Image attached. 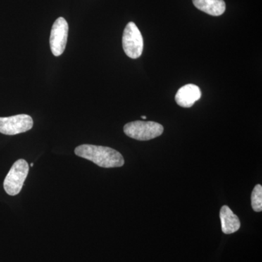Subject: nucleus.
Masks as SVG:
<instances>
[{
  "instance_id": "f257e3e1",
  "label": "nucleus",
  "mask_w": 262,
  "mask_h": 262,
  "mask_svg": "<svg viewBox=\"0 0 262 262\" xmlns=\"http://www.w3.org/2000/svg\"><path fill=\"white\" fill-rule=\"evenodd\" d=\"M75 152L77 156L89 160L101 168H117L125 163L119 151L107 146L82 144L76 148Z\"/></svg>"
},
{
  "instance_id": "f03ea898",
  "label": "nucleus",
  "mask_w": 262,
  "mask_h": 262,
  "mask_svg": "<svg viewBox=\"0 0 262 262\" xmlns=\"http://www.w3.org/2000/svg\"><path fill=\"white\" fill-rule=\"evenodd\" d=\"M163 126L152 121H134L124 126V132L127 136L139 141H149L161 136Z\"/></svg>"
},
{
  "instance_id": "7ed1b4c3",
  "label": "nucleus",
  "mask_w": 262,
  "mask_h": 262,
  "mask_svg": "<svg viewBox=\"0 0 262 262\" xmlns=\"http://www.w3.org/2000/svg\"><path fill=\"white\" fill-rule=\"evenodd\" d=\"M29 170V164L25 160H17L4 181L5 192L9 195L15 196L21 191L24 183L27 179Z\"/></svg>"
},
{
  "instance_id": "20e7f679",
  "label": "nucleus",
  "mask_w": 262,
  "mask_h": 262,
  "mask_svg": "<svg viewBox=\"0 0 262 262\" xmlns=\"http://www.w3.org/2000/svg\"><path fill=\"white\" fill-rule=\"evenodd\" d=\"M122 48L129 58L136 59L142 54L144 41L140 31L134 22H129L125 27L122 35Z\"/></svg>"
},
{
  "instance_id": "39448f33",
  "label": "nucleus",
  "mask_w": 262,
  "mask_h": 262,
  "mask_svg": "<svg viewBox=\"0 0 262 262\" xmlns=\"http://www.w3.org/2000/svg\"><path fill=\"white\" fill-rule=\"evenodd\" d=\"M33 120L28 115L0 117V133L5 135H16L27 132L33 127Z\"/></svg>"
},
{
  "instance_id": "423d86ee",
  "label": "nucleus",
  "mask_w": 262,
  "mask_h": 262,
  "mask_svg": "<svg viewBox=\"0 0 262 262\" xmlns=\"http://www.w3.org/2000/svg\"><path fill=\"white\" fill-rule=\"evenodd\" d=\"M68 33V23L63 17H59L52 27L50 37L51 52L55 56H60L64 52Z\"/></svg>"
},
{
  "instance_id": "0eeeda50",
  "label": "nucleus",
  "mask_w": 262,
  "mask_h": 262,
  "mask_svg": "<svg viewBox=\"0 0 262 262\" xmlns=\"http://www.w3.org/2000/svg\"><path fill=\"white\" fill-rule=\"evenodd\" d=\"M201 91L198 86L188 84L179 90L176 95V101L182 107L189 108L201 97Z\"/></svg>"
},
{
  "instance_id": "6e6552de",
  "label": "nucleus",
  "mask_w": 262,
  "mask_h": 262,
  "mask_svg": "<svg viewBox=\"0 0 262 262\" xmlns=\"http://www.w3.org/2000/svg\"><path fill=\"white\" fill-rule=\"evenodd\" d=\"M220 220L222 232L225 234H232L241 227V221L227 206H222L220 211Z\"/></svg>"
},
{
  "instance_id": "1a4fd4ad",
  "label": "nucleus",
  "mask_w": 262,
  "mask_h": 262,
  "mask_svg": "<svg viewBox=\"0 0 262 262\" xmlns=\"http://www.w3.org/2000/svg\"><path fill=\"white\" fill-rule=\"evenodd\" d=\"M198 9L213 16H220L226 10L224 0H192Z\"/></svg>"
},
{
  "instance_id": "9d476101",
  "label": "nucleus",
  "mask_w": 262,
  "mask_h": 262,
  "mask_svg": "<svg viewBox=\"0 0 262 262\" xmlns=\"http://www.w3.org/2000/svg\"><path fill=\"white\" fill-rule=\"evenodd\" d=\"M251 206L254 211H262V187L260 184L256 185L253 189L251 194Z\"/></svg>"
},
{
  "instance_id": "9b49d317",
  "label": "nucleus",
  "mask_w": 262,
  "mask_h": 262,
  "mask_svg": "<svg viewBox=\"0 0 262 262\" xmlns=\"http://www.w3.org/2000/svg\"><path fill=\"white\" fill-rule=\"evenodd\" d=\"M141 118H142L143 120H146V116H141Z\"/></svg>"
},
{
  "instance_id": "f8f14e48",
  "label": "nucleus",
  "mask_w": 262,
  "mask_h": 262,
  "mask_svg": "<svg viewBox=\"0 0 262 262\" xmlns=\"http://www.w3.org/2000/svg\"><path fill=\"white\" fill-rule=\"evenodd\" d=\"M33 166H34V163L31 164V167H33Z\"/></svg>"
}]
</instances>
